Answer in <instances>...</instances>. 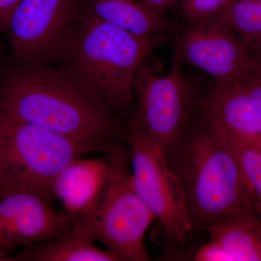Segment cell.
Listing matches in <instances>:
<instances>
[{
  "label": "cell",
  "instance_id": "14",
  "mask_svg": "<svg viewBox=\"0 0 261 261\" xmlns=\"http://www.w3.org/2000/svg\"><path fill=\"white\" fill-rule=\"evenodd\" d=\"M203 229L230 261H261V221L249 213L220 220Z\"/></svg>",
  "mask_w": 261,
  "mask_h": 261
},
{
  "label": "cell",
  "instance_id": "12",
  "mask_svg": "<svg viewBox=\"0 0 261 261\" xmlns=\"http://www.w3.org/2000/svg\"><path fill=\"white\" fill-rule=\"evenodd\" d=\"M111 173L110 161L75 160L56 178L53 187L55 198L61 201L65 212L79 217L97 203Z\"/></svg>",
  "mask_w": 261,
  "mask_h": 261
},
{
  "label": "cell",
  "instance_id": "6",
  "mask_svg": "<svg viewBox=\"0 0 261 261\" xmlns=\"http://www.w3.org/2000/svg\"><path fill=\"white\" fill-rule=\"evenodd\" d=\"M109 180L97 203L82 215L95 241L120 260L147 261L146 232L155 217L140 198L123 158L110 161Z\"/></svg>",
  "mask_w": 261,
  "mask_h": 261
},
{
  "label": "cell",
  "instance_id": "1",
  "mask_svg": "<svg viewBox=\"0 0 261 261\" xmlns=\"http://www.w3.org/2000/svg\"><path fill=\"white\" fill-rule=\"evenodd\" d=\"M0 107L21 121L85 143L109 147L115 113L66 69L18 65L0 82Z\"/></svg>",
  "mask_w": 261,
  "mask_h": 261
},
{
  "label": "cell",
  "instance_id": "11",
  "mask_svg": "<svg viewBox=\"0 0 261 261\" xmlns=\"http://www.w3.org/2000/svg\"><path fill=\"white\" fill-rule=\"evenodd\" d=\"M202 108L205 124L225 140L261 149V117L241 82L215 83Z\"/></svg>",
  "mask_w": 261,
  "mask_h": 261
},
{
  "label": "cell",
  "instance_id": "2",
  "mask_svg": "<svg viewBox=\"0 0 261 261\" xmlns=\"http://www.w3.org/2000/svg\"><path fill=\"white\" fill-rule=\"evenodd\" d=\"M167 34L142 37L97 17L84 0L78 23L63 61L70 74L116 113L135 100L136 73Z\"/></svg>",
  "mask_w": 261,
  "mask_h": 261
},
{
  "label": "cell",
  "instance_id": "19",
  "mask_svg": "<svg viewBox=\"0 0 261 261\" xmlns=\"http://www.w3.org/2000/svg\"><path fill=\"white\" fill-rule=\"evenodd\" d=\"M240 82L252 106L261 117V73L250 70Z\"/></svg>",
  "mask_w": 261,
  "mask_h": 261
},
{
  "label": "cell",
  "instance_id": "3",
  "mask_svg": "<svg viewBox=\"0 0 261 261\" xmlns=\"http://www.w3.org/2000/svg\"><path fill=\"white\" fill-rule=\"evenodd\" d=\"M177 174L194 229L233 216L255 213L251 189L227 141L205 126L187 145Z\"/></svg>",
  "mask_w": 261,
  "mask_h": 261
},
{
  "label": "cell",
  "instance_id": "9",
  "mask_svg": "<svg viewBox=\"0 0 261 261\" xmlns=\"http://www.w3.org/2000/svg\"><path fill=\"white\" fill-rule=\"evenodd\" d=\"M175 53L182 64L199 68L216 84L241 82L251 70L252 55L219 18L187 24L178 37Z\"/></svg>",
  "mask_w": 261,
  "mask_h": 261
},
{
  "label": "cell",
  "instance_id": "15",
  "mask_svg": "<svg viewBox=\"0 0 261 261\" xmlns=\"http://www.w3.org/2000/svg\"><path fill=\"white\" fill-rule=\"evenodd\" d=\"M91 10L108 23L142 36L166 34L171 25L137 0H86Z\"/></svg>",
  "mask_w": 261,
  "mask_h": 261
},
{
  "label": "cell",
  "instance_id": "21",
  "mask_svg": "<svg viewBox=\"0 0 261 261\" xmlns=\"http://www.w3.org/2000/svg\"><path fill=\"white\" fill-rule=\"evenodd\" d=\"M20 0H0V32H6L8 22Z\"/></svg>",
  "mask_w": 261,
  "mask_h": 261
},
{
  "label": "cell",
  "instance_id": "7",
  "mask_svg": "<svg viewBox=\"0 0 261 261\" xmlns=\"http://www.w3.org/2000/svg\"><path fill=\"white\" fill-rule=\"evenodd\" d=\"M127 140L136 192L168 236L178 243H185L194 228L185 189L177 173L170 167L168 156L130 118Z\"/></svg>",
  "mask_w": 261,
  "mask_h": 261
},
{
  "label": "cell",
  "instance_id": "8",
  "mask_svg": "<svg viewBox=\"0 0 261 261\" xmlns=\"http://www.w3.org/2000/svg\"><path fill=\"white\" fill-rule=\"evenodd\" d=\"M84 0H20L8 22L18 65H48L63 60Z\"/></svg>",
  "mask_w": 261,
  "mask_h": 261
},
{
  "label": "cell",
  "instance_id": "5",
  "mask_svg": "<svg viewBox=\"0 0 261 261\" xmlns=\"http://www.w3.org/2000/svg\"><path fill=\"white\" fill-rule=\"evenodd\" d=\"M196 92L176 53L165 74L145 60L136 73L137 108L129 118L168 156L179 142L197 99Z\"/></svg>",
  "mask_w": 261,
  "mask_h": 261
},
{
  "label": "cell",
  "instance_id": "10",
  "mask_svg": "<svg viewBox=\"0 0 261 261\" xmlns=\"http://www.w3.org/2000/svg\"><path fill=\"white\" fill-rule=\"evenodd\" d=\"M53 202L28 192L0 195V261H10L19 247L51 241L74 224L78 217L57 211Z\"/></svg>",
  "mask_w": 261,
  "mask_h": 261
},
{
  "label": "cell",
  "instance_id": "20",
  "mask_svg": "<svg viewBox=\"0 0 261 261\" xmlns=\"http://www.w3.org/2000/svg\"><path fill=\"white\" fill-rule=\"evenodd\" d=\"M196 261H230L227 254L215 242L210 240L196 252Z\"/></svg>",
  "mask_w": 261,
  "mask_h": 261
},
{
  "label": "cell",
  "instance_id": "16",
  "mask_svg": "<svg viewBox=\"0 0 261 261\" xmlns=\"http://www.w3.org/2000/svg\"><path fill=\"white\" fill-rule=\"evenodd\" d=\"M252 55L261 47V0H233L219 17Z\"/></svg>",
  "mask_w": 261,
  "mask_h": 261
},
{
  "label": "cell",
  "instance_id": "18",
  "mask_svg": "<svg viewBox=\"0 0 261 261\" xmlns=\"http://www.w3.org/2000/svg\"><path fill=\"white\" fill-rule=\"evenodd\" d=\"M233 0H181V14L187 24L219 18Z\"/></svg>",
  "mask_w": 261,
  "mask_h": 261
},
{
  "label": "cell",
  "instance_id": "13",
  "mask_svg": "<svg viewBox=\"0 0 261 261\" xmlns=\"http://www.w3.org/2000/svg\"><path fill=\"white\" fill-rule=\"evenodd\" d=\"M88 225L82 216L61 236L37 245L24 247L10 261H120L107 249L94 243Z\"/></svg>",
  "mask_w": 261,
  "mask_h": 261
},
{
  "label": "cell",
  "instance_id": "17",
  "mask_svg": "<svg viewBox=\"0 0 261 261\" xmlns=\"http://www.w3.org/2000/svg\"><path fill=\"white\" fill-rule=\"evenodd\" d=\"M226 141L232 148L251 189L255 213L261 221V149L237 141Z\"/></svg>",
  "mask_w": 261,
  "mask_h": 261
},
{
  "label": "cell",
  "instance_id": "23",
  "mask_svg": "<svg viewBox=\"0 0 261 261\" xmlns=\"http://www.w3.org/2000/svg\"><path fill=\"white\" fill-rule=\"evenodd\" d=\"M251 70L261 73V47L252 55Z\"/></svg>",
  "mask_w": 261,
  "mask_h": 261
},
{
  "label": "cell",
  "instance_id": "22",
  "mask_svg": "<svg viewBox=\"0 0 261 261\" xmlns=\"http://www.w3.org/2000/svg\"><path fill=\"white\" fill-rule=\"evenodd\" d=\"M154 13L164 16L166 12L179 0H137Z\"/></svg>",
  "mask_w": 261,
  "mask_h": 261
},
{
  "label": "cell",
  "instance_id": "4",
  "mask_svg": "<svg viewBox=\"0 0 261 261\" xmlns=\"http://www.w3.org/2000/svg\"><path fill=\"white\" fill-rule=\"evenodd\" d=\"M108 147L70 140L0 107V195L28 192L53 202L60 173L75 160Z\"/></svg>",
  "mask_w": 261,
  "mask_h": 261
}]
</instances>
